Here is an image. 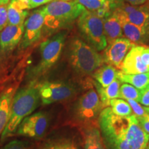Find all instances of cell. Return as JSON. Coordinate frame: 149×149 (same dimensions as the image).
<instances>
[{"mask_svg": "<svg viewBox=\"0 0 149 149\" xmlns=\"http://www.w3.org/2000/svg\"><path fill=\"white\" fill-rule=\"evenodd\" d=\"M24 33V24L8 25L0 32V53H10L21 42Z\"/></svg>", "mask_w": 149, "mask_h": 149, "instance_id": "13", "label": "cell"}, {"mask_svg": "<svg viewBox=\"0 0 149 149\" xmlns=\"http://www.w3.org/2000/svg\"><path fill=\"white\" fill-rule=\"evenodd\" d=\"M99 123L108 149H146L148 146L149 135L134 114L118 116L107 107L100 113Z\"/></svg>", "mask_w": 149, "mask_h": 149, "instance_id": "1", "label": "cell"}, {"mask_svg": "<svg viewBox=\"0 0 149 149\" xmlns=\"http://www.w3.org/2000/svg\"><path fill=\"white\" fill-rule=\"evenodd\" d=\"M146 149H149V142H148V146H147V147H146Z\"/></svg>", "mask_w": 149, "mask_h": 149, "instance_id": "37", "label": "cell"}, {"mask_svg": "<svg viewBox=\"0 0 149 149\" xmlns=\"http://www.w3.org/2000/svg\"><path fill=\"white\" fill-rule=\"evenodd\" d=\"M118 79L121 82L128 84L136 88L141 90L149 84V73L125 74L120 70L118 72Z\"/></svg>", "mask_w": 149, "mask_h": 149, "instance_id": "21", "label": "cell"}, {"mask_svg": "<svg viewBox=\"0 0 149 149\" xmlns=\"http://www.w3.org/2000/svg\"><path fill=\"white\" fill-rule=\"evenodd\" d=\"M140 93L139 89L136 88L133 86L128 84H123L121 85L120 88V94L119 98L122 100H133L139 102Z\"/></svg>", "mask_w": 149, "mask_h": 149, "instance_id": "25", "label": "cell"}, {"mask_svg": "<svg viewBox=\"0 0 149 149\" xmlns=\"http://www.w3.org/2000/svg\"><path fill=\"white\" fill-rule=\"evenodd\" d=\"M81 5L85 10L92 13H97L103 8H111L114 10L117 0H73Z\"/></svg>", "mask_w": 149, "mask_h": 149, "instance_id": "22", "label": "cell"}, {"mask_svg": "<svg viewBox=\"0 0 149 149\" xmlns=\"http://www.w3.org/2000/svg\"><path fill=\"white\" fill-rule=\"evenodd\" d=\"M110 106L113 113L118 116L126 117L133 114L129 104L122 99H113L110 101Z\"/></svg>", "mask_w": 149, "mask_h": 149, "instance_id": "24", "label": "cell"}, {"mask_svg": "<svg viewBox=\"0 0 149 149\" xmlns=\"http://www.w3.org/2000/svg\"><path fill=\"white\" fill-rule=\"evenodd\" d=\"M122 20V25L124 37L129 40L135 45L146 46L149 44V29L141 28L130 23L124 19L122 13L117 9Z\"/></svg>", "mask_w": 149, "mask_h": 149, "instance_id": "14", "label": "cell"}, {"mask_svg": "<svg viewBox=\"0 0 149 149\" xmlns=\"http://www.w3.org/2000/svg\"><path fill=\"white\" fill-rule=\"evenodd\" d=\"M62 1H70V0H62Z\"/></svg>", "mask_w": 149, "mask_h": 149, "instance_id": "38", "label": "cell"}, {"mask_svg": "<svg viewBox=\"0 0 149 149\" xmlns=\"http://www.w3.org/2000/svg\"><path fill=\"white\" fill-rule=\"evenodd\" d=\"M0 149H31V146L27 141L15 139Z\"/></svg>", "mask_w": 149, "mask_h": 149, "instance_id": "26", "label": "cell"}, {"mask_svg": "<svg viewBox=\"0 0 149 149\" xmlns=\"http://www.w3.org/2000/svg\"><path fill=\"white\" fill-rule=\"evenodd\" d=\"M140 97L139 102L146 107H149V84L139 90Z\"/></svg>", "mask_w": 149, "mask_h": 149, "instance_id": "29", "label": "cell"}, {"mask_svg": "<svg viewBox=\"0 0 149 149\" xmlns=\"http://www.w3.org/2000/svg\"><path fill=\"white\" fill-rule=\"evenodd\" d=\"M78 30L86 42L97 51H103L107 46L104 19L95 13L85 10L77 19Z\"/></svg>", "mask_w": 149, "mask_h": 149, "instance_id": "5", "label": "cell"}, {"mask_svg": "<svg viewBox=\"0 0 149 149\" xmlns=\"http://www.w3.org/2000/svg\"><path fill=\"white\" fill-rule=\"evenodd\" d=\"M148 73H149V72H148Z\"/></svg>", "mask_w": 149, "mask_h": 149, "instance_id": "39", "label": "cell"}, {"mask_svg": "<svg viewBox=\"0 0 149 149\" xmlns=\"http://www.w3.org/2000/svg\"><path fill=\"white\" fill-rule=\"evenodd\" d=\"M136 46L126 37L116 39L107 44L102 56L105 64L111 65L120 70L122 64L127 53Z\"/></svg>", "mask_w": 149, "mask_h": 149, "instance_id": "11", "label": "cell"}, {"mask_svg": "<svg viewBox=\"0 0 149 149\" xmlns=\"http://www.w3.org/2000/svg\"><path fill=\"white\" fill-rule=\"evenodd\" d=\"M15 94V89L9 88L0 95V135H1L8 122L11 104Z\"/></svg>", "mask_w": 149, "mask_h": 149, "instance_id": "18", "label": "cell"}, {"mask_svg": "<svg viewBox=\"0 0 149 149\" xmlns=\"http://www.w3.org/2000/svg\"><path fill=\"white\" fill-rule=\"evenodd\" d=\"M39 85L37 80L34 79L15 94L8 122L1 135V141L14 135L24 119L29 116L40 106L41 98Z\"/></svg>", "mask_w": 149, "mask_h": 149, "instance_id": "2", "label": "cell"}, {"mask_svg": "<svg viewBox=\"0 0 149 149\" xmlns=\"http://www.w3.org/2000/svg\"><path fill=\"white\" fill-rule=\"evenodd\" d=\"M53 1V0H24V1L26 3L28 8L29 10L37 8L42 5L48 4Z\"/></svg>", "mask_w": 149, "mask_h": 149, "instance_id": "30", "label": "cell"}, {"mask_svg": "<svg viewBox=\"0 0 149 149\" xmlns=\"http://www.w3.org/2000/svg\"><path fill=\"white\" fill-rule=\"evenodd\" d=\"M104 28L107 44L124 37L122 20L116 10H113L109 16L104 19Z\"/></svg>", "mask_w": 149, "mask_h": 149, "instance_id": "16", "label": "cell"}, {"mask_svg": "<svg viewBox=\"0 0 149 149\" xmlns=\"http://www.w3.org/2000/svg\"><path fill=\"white\" fill-rule=\"evenodd\" d=\"M66 36V31H62L40 44V60L33 70V77L44 75L56 64L64 48Z\"/></svg>", "mask_w": 149, "mask_h": 149, "instance_id": "6", "label": "cell"}, {"mask_svg": "<svg viewBox=\"0 0 149 149\" xmlns=\"http://www.w3.org/2000/svg\"><path fill=\"white\" fill-rule=\"evenodd\" d=\"M45 149H76L74 145L71 143H55V144H50L45 148Z\"/></svg>", "mask_w": 149, "mask_h": 149, "instance_id": "31", "label": "cell"}, {"mask_svg": "<svg viewBox=\"0 0 149 149\" xmlns=\"http://www.w3.org/2000/svg\"><path fill=\"white\" fill-rule=\"evenodd\" d=\"M127 102L129 104V105L131 107L133 112L135 113L136 117H141L144 116V115H146L147 112L145 111L144 108L138 103V102L135 101V100H128Z\"/></svg>", "mask_w": 149, "mask_h": 149, "instance_id": "27", "label": "cell"}, {"mask_svg": "<svg viewBox=\"0 0 149 149\" xmlns=\"http://www.w3.org/2000/svg\"><path fill=\"white\" fill-rule=\"evenodd\" d=\"M126 2L133 6H142L147 2L148 0H124Z\"/></svg>", "mask_w": 149, "mask_h": 149, "instance_id": "33", "label": "cell"}, {"mask_svg": "<svg viewBox=\"0 0 149 149\" xmlns=\"http://www.w3.org/2000/svg\"><path fill=\"white\" fill-rule=\"evenodd\" d=\"M103 109L97 91L90 89L80 97L75 111L79 120L88 121L95 118Z\"/></svg>", "mask_w": 149, "mask_h": 149, "instance_id": "10", "label": "cell"}, {"mask_svg": "<svg viewBox=\"0 0 149 149\" xmlns=\"http://www.w3.org/2000/svg\"><path fill=\"white\" fill-rule=\"evenodd\" d=\"M10 0H0V6L7 5L10 2Z\"/></svg>", "mask_w": 149, "mask_h": 149, "instance_id": "34", "label": "cell"}, {"mask_svg": "<svg viewBox=\"0 0 149 149\" xmlns=\"http://www.w3.org/2000/svg\"><path fill=\"white\" fill-rule=\"evenodd\" d=\"M85 149H105L102 134L97 128H88L84 134Z\"/></svg>", "mask_w": 149, "mask_h": 149, "instance_id": "23", "label": "cell"}, {"mask_svg": "<svg viewBox=\"0 0 149 149\" xmlns=\"http://www.w3.org/2000/svg\"><path fill=\"white\" fill-rule=\"evenodd\" d=\"M145 5H146V6H148V8H149V0H148V1H147V2L145 3Z\"/></svg>", "mask_w": 149, "mask_h": 149, "instance_id": "36", "label": "cell"}, {"mask_svg": "<svg viewBox=\"0 0 149 149\" xmlns=\"http://www.w3.org/2000/svg\"><path fill=\"white\" fill-rule=\"evenodd\" d=\"M120 70L125 74H140L149 72V46H133L123 61Z\"/></svg>", "mask_w": 149, "mask_h": 149, "instance_id": "8", "label": "cell"}, {"mask_svg": "<svg viewBox=\"0 0 149 149\" xmlns=\"http://www.w3.org/2000/svg\"><path fill=\"white\" fill-rule=\"evenodd\" d=\"M44 24L45 15L42 8L33 11L24 22V33L20 42V47L28 48L40 40Z\"/></svg>", "mask_w": 149, "mask_h": 149, "instance_id": "12", "label": "cell"}, {"mask_svg": "<svg viewBox=\"0 0 149 149\" xmlns=\"http://www.w3.org/2000/svg\"><path fill=\"white\" fill-rule=\"evenodd\" d=\"M138 122L143 129L149 135V113L141 117H137Z\"/></svg>", "mask_w": 149, "mask_h": 149, "instance_id": "32", "label": "cell"}, {"mask_svg": "<svg viewBox=\"0 0 149 149\" xmlns=\"http://www.w3.org/2000/svg\"><path fill=\"white\" fill-rule=\"evenodd\" d=\"M39 89L41 102L44 105L67 100L74 97L77 92L73 84L62 81H44L40 84Z\"/></svg>", "mask_w": 149, "mask_h": 149, "instance_id": "7", "label": "cell"}, {"mask_svg": "<svg viewBox=\"0 0 149 149\" xmlns=\"http://www.w3.org/2000/svg\"><path fill=\"white\" fill-rule=\"evenodd\" d=\"M29 10L24 0H10L8 4V24L20 26L24 24Z\"/></svg>", "mask_w": 149, "mask_h": 149, "instance_id": "15", "label": "cell"}, {"mask_svg": "<svg viewBox=\"0 0 149 149\" xmlns=\"http://www.w3.org/2000/svg\"><path fill=\"white\" fill-rule=\"evenodd\" d=\"M48 124V115L44 112H37L24 119L15 134L33 139H40L45 135Z\"/></svg>", "mask_w": 149, "mask_h": 149, "instance_id": "9", "label": "cell"}, {"mask_svg": "<svg viewBox=\"0 0 149 149\" xmlns=\"http://www.w3.org/2000/svg\"><path fill=\"white\" fill-rule=\"evenodd\" d=\"M93 82L95 86L96 91H97L104 109L109 107L110 101L111 100L119 98L121 81L118 79H115L113 83L105 88L102 87L100 84L95 81H93Z\"/></svg>", "mask_w": 149, "mask_h": 149, "instance_id": "17", "label": "cell"}, {"mask_svg": "<svg viewBox=\"0 0 149 149\" xmlns=\"http://www.w3.org/2000/svg\"><path fill=\"white\" fill-rule=\"evenodd\" d=\"M8 4L0 6V32L8 25Z\"/></svg>", "mask_w": 149, "mask_h": 149, "instance_id": "28", "label": "cell"}, {"mask_svg": "<svg viewBox=\"0 0 149 149\" xmlns=\"http://www.w3.org/2000/svg\"><path fill=\"white\" fill-rule=\"evenodd\" d=\"M144 110L145 111H146V112H148V113H149V107H144Z\"/></svg>", "mask_w": 149, "mask_h": 149, "instance_id": "35", "label": "cell"}, {"mask_svg": "<svg viewBox=\"0 0 149 149\" xmlns=\"http://www.w3.org/2000/svg\"><path fill=\"white\" fill-rule=\"evenodd\" d=\"M122 15L126 21L139 27L149 29V8L146 5L139 6L135 11L126 15Z\"/></svg>", "mask_w": 149, "mask_h": 149, "instance_id": "20", "label": "cell"}, {"mask_svg": "<svg viewBox=\"0 0 149 149\" xmlns=\"http://www.w3.org/2000/svg\"><path fill=\"white\" fill-rule=\"evenodd\" d=\"M68 49L70 64L79 75H92L104 64L102 55L79 37H74L70 41Z\"/></svg>", "mask_w": 149, "mask_h": 149, "instance_id": "3", "label": "cell"}, {"mask_svg": "<svg viewBox=\"0 0 149 149\" xmlns=\"http://www.w3.org/2000/svg\"><path fill=\"white\" fill-rule=\"evenodd\" d=\"M119 71L120 70L115 67L104 64L94 72L92 76L95 81L105 88L117 79Z\"/></svg>", "mask_w": 149, "mask_h": 149, "instance_id": "19", "label": "cell"}, {"mask_svg": "<svg viewBox=\"0 0 149 149\" xmlns=\"http://www.w3.org/2000/svg\"><path fill=\"white\" fill-rule=\"evenodd\" d=\"M45 15L44 26L56 31L66 28L77 20L85 8L75 1L53 0L42 7Z\"/></svg>", "mask_w": 149, "mask_h": 149, "instance_id": "4", "label": "cell"}]
</instances>
